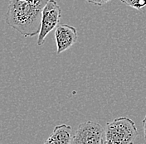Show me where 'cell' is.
I'll use <instances>...</instances> for the list:
<instances>
[{"label": "cell", "mask_w": 146, "mask_h": 144, "mask_svg": "<svg viewBox=\"0 0 146 144\" xmlns=\"http://www.w3.org/2000/svg\"><path fill=\"white\" fill-rule=\"evenodd\" d=\"M48 0H10L6 23L25 37L39 34L42 11Z\"/></svg>", "instance_id": "obj_1"}, {"label": "cell", "mask_w": 146, "mask_h": 144, "mask_svg": "<svg viewBox=\"0 0 146 144\" xmlns=\"http://www.w3.org/2000/svg\"><path fill=\"white\" fill-rule=\"evenodd\" d=\"M78 34L76 27L68 24H59L55 30L56 54L59 55L72 47L77 41Z\"/></svg>", "instance_id": "obj_5"}, {"label": "cell", "mask_w": 146, "mask_h": 144, "mask_svg": "<svg viewBox=\"0 0 146 144\" xmlns=\"http://www.w3.org/2000/svg\"><path fill=\"white\" fill-rule=\"evenodd\" d=\"M104 128L99 123L88 120L80 124L72 144H104Z\"/></svg>", "instance_id": "obj_3"}, {"label": "cell", "mask_w": 146, "mask_h": 144, "mask_svg": "<svg viewBox=\"0 0 146 144\" xmlns=\"http://www.w3.org/2000/svg\"><path fill=\"white\" fill-rule=\"evenodd\" d=\"M142 124H143V130H144V138L146 143V115L142 121Z\"/></svg>", "instance_id": "obj_9"}, {"label": "cell", "mask_w": 146, "mask_h": 144, "mask_svg": "<svg viewBox=\"0 0 146 144\" xmlns=\"http://www.w3.org/2000/svg\"><path fill=\"white\" fill-rule=\"evenodd\" d=\"M72 127L67 124H60L55 127L43 144H72Z\"/></svg>", "instance_id": "obj_6"}, {"label": "cell", "mask_w": 146, "mask_h": 144, "mask_svg": "<svg viewBox=\"0 0 146 144\" xmlns=\"http://www.w3.org/2000/svg\"><path fill=\"white\" fill-rule=\"evenodd\" d=\"M138 137L135 122L127 117H120L106 125L104 144H134Z\"/></svg>", "instance_id": "obj_2"}, {"label": "cell", "mask_w": 146, "mask_h": 144, "mask_svg": "<svg viewBox=\"0 0 146 144\" xmlns=\"http://www.w3.org/2000/svg\"><path fill=\"white\" fill-rule=\"evenodd\" d=\"M123 3L133 9L140 10L146 6V0H120Z\"/></svg>", "instance_id": "obj_7"}, {"label": "cell", "mask_w": 146, "mask_h": 144, "mask_svg": "<svg viewBox=\"0 0 146 144\" xmlns=\"http://www.w3.org/2000/svg\"><path fill=\"white\" fill-rule=\"evenodd\" d=\"M86 1L89 3H92V4H95L97 6H101L103 4L107 3L108 2L111 1V0H86Z\"/></svg>", "instance_id": "obj_8"}, {"label": "cell", "mask_w": 146, "mask_h": 144, "mask_svg": "<svg viewBox=\"0 0 146 144\" xmlns=\"http://www.w3.org/2000/svg\"><path fill=\"white\" fill-rule=\"evenodd\" d=\"M62 10L56 0H48L42 11L41 30L37 36L36 44L42 46L45 42L46 36L59 26Z\"/></svg>", "instance_id": "obj_4"}]
</instances>
